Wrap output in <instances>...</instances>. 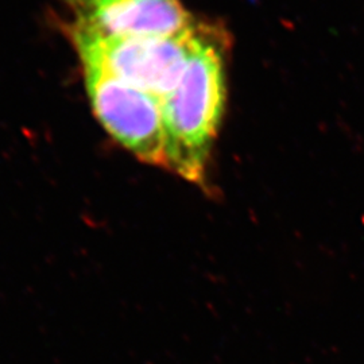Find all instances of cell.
Masks as SVG:
<instances>
[{
	"label": "cell",
	"instance_id": "obj_1",
	"mask_svg": "<svg viewBox=\"0 0 364 364\" xmlns=\"http://www.w3.org/2000/svg\"><path fill=\"white\" fill-rule=\"evenodd\" d=\"M223 36L200 25L195 49L176 88L161 99L168 170L209 189L212 147L225 105Z\"/></svg>",
	"mask_w": 364,
	"mask_h": 364
},
{
	"label": "cell",
	"instance_id": "obj_2",
	"mask_svg": "<svg viewBox=\"0 0 364 364\" xmlns=\"http://www.w3.org/2000/svg\"><path fill=\"white\" fill-rule=\"evenodd\" d=\"M197 28L198 23L170 38H105L69 33L81 65L102 68L161 100L178 84L195 49Z\"/></svg>",
	"mask_w": 364,
	"mask_h": 364
},
{
	"label": "cell",
	"instance_id": "obj_3",
	"mask_svg": "<svg viewBox=\"0 0 364 364\" xmlns=\"http://www.w3.org/2000/svg\"><path fill=\"white\" fill-rule=\"evenodd\" d=\"M82 75L105 130L141 162L168 169L161 100L97 66L82 65Z\"/></svg>",
	"mask_w": 364,
	"mask_h": 364
},
{
	"label": "cell",
	"instance_id": "obj_4",
	"mask_svg": "<svg viewBox=\"0 0 364 364\" xmlns=\"http://www.w3.org/2000/svg\"><path fill=\"white\" fill-rule=\"evenodd\" d=\"M69 31L105 38H170L195 26L180 0H73Z\"/></svg>",
	"mask_w": 364,
	"mask_h": 364
}]
</instances>
